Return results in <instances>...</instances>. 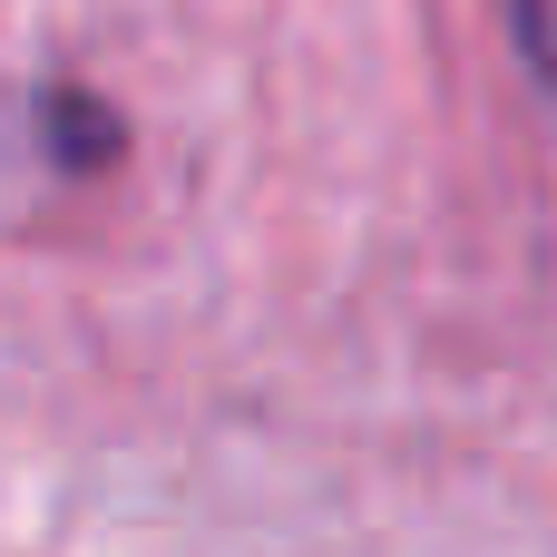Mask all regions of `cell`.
<instances>
[{
  "mask_svg": "<svg viewBox=\"0 0 557 557\" xmlns=\"http://www.w3.org/2000/svg\"><path fill=\"white\" fill-rule=\"evenodd\" d=\"M519 39H529V59H539V78L557 98V0H519Z\"/></svg>",
  "mask_w": 557,
  "mask_h": 557,
  "instance_id": "cell-1",
  "label": "cell"
}]
</instances>
